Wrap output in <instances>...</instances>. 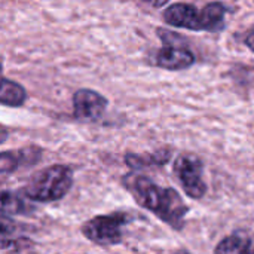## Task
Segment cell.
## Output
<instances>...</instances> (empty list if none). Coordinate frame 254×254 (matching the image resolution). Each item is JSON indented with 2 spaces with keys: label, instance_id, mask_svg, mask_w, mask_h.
<instances>
[{
  "label": "cell",
  "instance_id": "obj_1",
  "mask_svg": "<svg viewBox=\"0 0 254 254\" xmlns=\"http://www.w3.org/2000/svg\"><path fill=\"white\" fill-rule=\"evenodd\" d=\"M122 186L131 193L141 208L153 213L171 229L183 231L189 207L176 189L162 188L150 177L137 173L125 174Z\"/></svg>",
  "mask_w": 254,
  "mask_h": 254
},
{
  "label": "cell",
  "instance_id": "obj_14",
  "mask_svg": "<svg viewBox=\"0 0 254 254\" xmlns=\"http://www.w3.org/2000/svg\"><path fill=\"white\" fill-rule=\"evenodd\" d=\"M6 137H7V131H6V128H3V131H1V138H0V141L3 143V141L6 140Z\"/></svg>",
  "mask_w": 254,
  "mask_h": 254
},
{
  "label": "cell",
  "instance_id": "obj_15",
  "mask_svg": "<svg viewBox=\"0 0 254 254\" xmlns=\"http://www.w3.org/2000/svg\"><path fill=\"white\" fill-rule=\"evenodd\" d=\"M174 254H190V252H188L186 249H180V250H177Z\"/></svg>",
  "mask_w": 254,
  "mask_h": 254
},
{
  "label": "cell",
  "instance_id": "obj_8",
  "mask_svg": "<svg viewBox=\"0 0 254 254\" xmlns=\"http://www.w3.org/2000/svg\"><path fill=\"white\" fill-rule=\"evenodd\" d=\"M43 150L39 146H27L16 150H4L0 153V173L7 176L22 167H33L40 162Z\"/></svg>",
  "mask_w": 254,
  "mask_h": 254
},
{
  "label": "cell",
  "instance_id": "obj_13",
  "mask_svg": "<svg viewBox=\"0 0 254 254\" xmlns=\"http://www.w3.org/2000/svg\"><path fill=\"white\" fill-rule=\"evenodd\" d=\"M244 45L254 52V27L252 30H249L247 33H246V36H244Z\"/></svg>",
  "mask_w": 254,
  "mask_h": 254
},
{
  "label": "cell",
  "instance_id": "obj_2",
  "mask_svg": "<svg viewBox=\"0 0 254 254\" xmlns=\"http://www.w3.org/2000/svg\"><path fill=\"white\" fill-rule=\"evenodd\" d=\"M228 7L220 1L207 3L202 9H198L190 3H171L162 12V19L165 24L192 30V31H208L219 33L225 28Z\"/></svg>",
  "mask_w": 254,
  "mask_h": 254
},
{
  "label": "cell",
  "instance_id": "obj_3",
  "mask_svg": "<svg viewBox=\"0 0 254 254\" xmlns=\"http://www.w3.org/2000/svg\"><path fill=\"white\" fill-rule=\"evenodd\" d=\"M73 186V170L68 165H51L36 171L21 190L30 201L55 202L63 199Z\"/></svg>",
  "mask_w": 254,
  "mask_h": 254
},
{
  "label": "cell",
  "instance_id": "obj_12",
  "mask_svg": "<svg viewBox=\"0 0 254 254\" xmlns=\"http://www.w3.org/2000/svg\"><path fill=\"white\" fill-rule=\"evenodd\" d=\"M27 101V91L22 85L3 77L0 89V103L7 107H21Z\"/></svg>",
  "mask_w": 254,
  "mask_h": 254
},
{
  "label": "cell",
  "instance_id": "obj_6",
  "mask_svg": "<svg viewBox=\"0 0 254 254\" xmlns=\"http://www.w3.org/2000/svg\"><path fill=\"white\" fill-rule=\"evenodd\" d=\"M173 171L185 190L192 199H202L207 193V185L202 179L204 164L192 153H182L176 158Z\"/></svg>",
  "mask_w": 254,
  "mask_h": 254
},
{
  "label": "cell",
  "instance_id": "obj_7",
  "mask_svg": "<svg viewBox=\"0 0 254 254\" xmlns=\"http://www.w3.org/2000/svg\"><path fill=\"white\" fill-rule=\"evenodd\" d=\"M109 100L98 91L82 88L73 94V116L79 122H98L103 118Z\"/></svg>",
  "mask_w": 254,
  "mask_h": 254
},
{
  "label": "cell",
  "instance_id": "obj_9",
  "mask_svg": "<svg viewBox=\"0 0 254 254\" xmlns=\"http://www.w3.org/2000/svg\"><path fill=\"white\" fill-rule=\"evenodd\" d=\"M171 156H173V150L170 147H162L153 153H144V155L127 153L124 158V162L131 170L140 171V170L152 168V167H164L170 162Z\"/></svg>",
  "mask_w": 254,
  "mask_h": 254
},
{
  "label": "cell",
  "instance_id": "obj_11",
  "mask_svg": "<svg viewBox=\"0 0 254 254\" xmlns=\"http://www.w3.org/2000/svg\"><path fill=\"white\" fill-rule=\"evenodd\" d=\"M34 211V207L30 204V199L19 190H3L1 192V214L3 216H28Z\"/></svg>",
  "mask_w": 254,
  "mask_h": 254
},
{
  "label": "cell",
  "instance_id": "obj_5",
  "mask_svg": "<svg viewBox=\"0 0 254 254\" xmlns=\"http://www.w3.org/2000/svg\"><path fill=\"white\" fill-rule=\"evenodd\" d=\"M131 222V216L124 211L110 214H100L86 220L80 232L82 235L95 246L112 247L124 241V228Z\"/></svg>",
  "mask_w": 254,
  "mask_h": 254
},
{
  "label": "cell",
  "instance_id": "obj_10",
  "mask_svg": "<svg viewBox=\"0 0 254 254\" xmlns=\"http://www.w3.org/2000/svg\"><path fill=\"white\" fill-rule=\"evenodd\" d=\"M214 254H254V237L237 231L219 241Z\"/></svg>",
  "mask_w": 254,
  "mask_h": 254
},
{
  "label": "cell",
  "instance_id": "obj_4",
  "mask_svg": "<svg viewBox=\"0 0 254 254\" xmlns=\"http://www.w3.org/2000/svg\"><path fill=\"white\" fill-rule=\"evenodd\" d=\"M156 33L162 42V46L156 51L153 57V64L159 68L170 71H182L190 68L196 57L186 46V39L167 28H156Z\"/></svg>",
  "mask_w": 254,
  "mask_h": 254
}]
</instances>
